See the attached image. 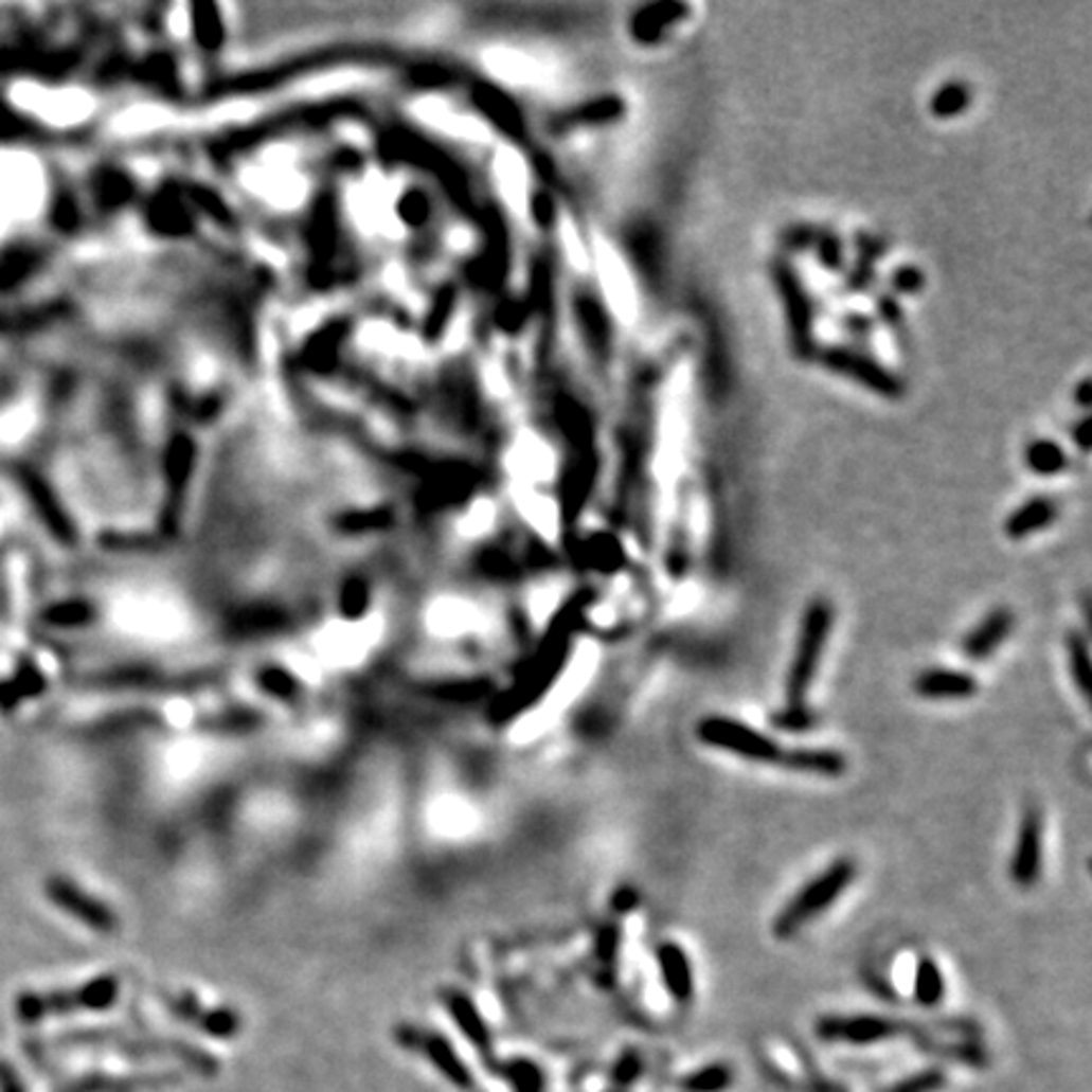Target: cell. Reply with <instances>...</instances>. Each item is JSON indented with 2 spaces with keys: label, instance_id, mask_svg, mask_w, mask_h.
Returning a JSON list of instances; mask_svg holds the SVG:
<instances>
[{
  "label": "cell",
  "instance_id": "cell-11",
  "mask_svg": "<svg viewBox=\"0 0 1092 1092\" xmlns=\"http://www.w3.org/2000/svg\"><path fill=\"white\" fill-rule=\"evenodd\" d=\"M420 117L430 127H435L437 132H446L448 137H458V140H483V127H479L468 117L453 112V109L446 107L441 102H420Z\"/></svg>",
  "mask_w": 1092,
  "mask_h": 1092
},
{
  "label": "cell",
  "instance_id": "cell-12",
  "mask_svg": "<svg viewBox=\"0 0 1092 1092\" xmlns=\"http://www.w3.org/2000/svg\"><path fill=\"white\" fill-rule=\"evenodd\" d=\"M734 1082H736V1072L731 1064L711 1062V1064H703V1068L688 1072V1075L680 1080V1090L683 1092H726Z\"/></svg>",
  "mask_w": 1092,
  "mask_h": 1092
},
{
  "label": "cell",
  "instance_id": "cell-5",
  "mask_svg": "<svg viewBox=\"0 0 1092 1092\" xmlns=\"http://www.w3.org/2000/svg\"><path fill=\"white\" fill-rule=\"evenodd\" d=\"M1009 875L1019 888H1032L1042 878V817L1037 809H1026L1009 862Z\"/></svg>",
  "mask_w": 1092,
  "mask_h": 1092
},
{
  "label": "cell",
  "instance_id": "cell-13",
  "mask_svg": "<svg viewBox=\"0 0 1092 1092\" xmlns=\"http://www.w3.org/2000/svg\"><path fill=\"white\" fill-rule=\"evenodd\" d=\"M496 173H499V182L503 195H506L508 202L516 208L524 205L526 200V169L521 165V160L516 157L512 149H501L499 157H496Z\"/></svg>",
  "mask_w": 1092,
  "mask_h": 1092
},
{
  "label": "cell",
  "instance_id": "cell-7",
  "mask_svg": "<svg viewBox=\"0 0 1092 1092\" xmlns=\"http://www.w3.org/2000/svg\"><path fill=\"white\" fill-rule=\"evenodd\" d=\"M913 691L926 701H964L977 696V678L964 670L951 668H926L913 680Z\"/></svg>",
  "mask_w": 1092,
  "mask_h": 1092
},
{
  "label": "cell",
  "instance_id": "cell-26",
  "mask_svg": "<svg viewBox=\"0 0 1092 1092\" xmlns=\"http://www.w3.org/2000/svg\"><path fill=\"white\" fill-rule=\"evenodd\" d=\"M964 107V94H961L959 87H948L936 96V112L938 114H953Z\"/></svg>",
  "mask_w": 1092,
  "mask_h": 1092
},
{
  "label": "cell",
  "instance_id": "cell-9",
  "mask_svg": "<svg viewBox=\"0 0 1092 1092\" xmlns=\"http://www.w3.org/2000/svg\"><path fill=\"white\" fill-rule=\"evenodd\" d=\"M658 969L663 979L665 989L676 1002L688 1004L696 991V979H693V966L688 953L678 944H660L658 946Z\"/></svg>",
  "mask_w": 1092,
  "mask_h": 1092
},
{
  "label": "cell",
  "instance_id": "cell-27",
  "mask_svg": "<svg viewBox=\"0 0 1092 1092\" xmlns=\"http://www.w3.org/2000/svg\"><path fill=\"white\" fill-rule=\"evenodd\" d=\"M638 900H640V895H638L635 888H620V891L614 893L612 906H614V911H617V913H632V911H635Z\"/></svg>",
  "mask_w": 1092,
  "mask_h": 1092
},
{
  "label": "cell",
  "instance_id": "cell-10",
  "mask_svg": "<svg viewBox=\"0 0 1092 1092\" xmlns=\"http://www.w3.org/2000/svg\"><path fill=\"white\" fill-rule=\"evenodd\" d=\"M780 764L789 771L817 776H842L847 769L845 756L833 749H791L784 751Z\"/></svg>",
  "mask_w": 1092,
  "mask_h": 1092
},
{
  "label": "cell",
  "instance_id": "cell-2",
  "mask_svg": "<svg viewBox=\"0 0 1092 1092\" xmlns=\"http://www.w3.org/2000/svg\"><path fill=\"white\" fill-rule=\"evenodd\" d=\"M833 623L835 610L827 599H814V603H809L807 610H804L800 638H796V650L787 673V688H784V693H787V711H791V714L802 711L804 698H807L809 688H812L827 638L829 632H833Z\"/></svg>",
  "mask_w": 1092,
  "mask_h": 1092
},
{
  "label": "cell",
  "instance_id": "cell-8",
  "mask_svg": "<svg viewBox=\"0 0 1092 1092\" xmlns=\"http://www.w3.org/2000/svg\"><path fill=\"white\" fill-rule=\"evenodd\" d=\"M1012 630H1015V614L999 607V610L986 614L973 630L966 632L961 650L969 660H986L999 650V645L1012 635Z\"/></svg>",
  "mask_w": 1092,
  "mask_h": 1092
},
{
  "label": "cell",
  "instance_id": "cell-15",
  "mask_svg": "<svg viewBox=\"0 0 1092 1092\" xmlns=\"http://www.w3.org/2000/svg\"><path fill=\"white\" fill-rule=\"evenodd\" d=\"M425 1055L430 1057V1062H433L450 1082L458 1085V1088H470V1072L466 1064L455 1057V1052L448 1042H443V1039L437 1037H428L425 1039Z\"/></svg>",
  "mask_w": 1092,
  "mask_h": 1092
},
{
  "label": "cell",
  "instance_id": "cell-21",
  "mask_svg": "<svg viewBox=\"0 0 1092 1092\" xmlns=\"http://www.w3.org/2000/svg\"><path fill=\"white\" fill-rule=\"evenodd\" d=\"M944 1085H946L944 1070L933 1068V1070H920L918 1075L906 1077V1080L895 1082L893 1088H888L882 1092H938Z\"/></svg>",
  "mask_w": 1092,
  "mask_h": 1092
},
{
  "label": "cell",
  "instance_id": "cell-20",
  "mask_svg": "<svg viewBox=\"0 0 1092 1092\" xmlns=\"http://www.w3.org/2000/svg\"><path fill=\"white\" fill-rule=\"evenodd\" d=\"M508 461H512L514 470H519V473L524 476H536L549 466L547 450L541 448V443L532 441V437H524V441L516 443Z\"/></svg>",
  "mask_w": 1092,
  "mask_h": 1092
},
{
  "label": "cell",
  "instance_id": "cell-16",
  "mask_svg": "<svg viewBox=\"0 0 1092 1092\" xmlns=\"http://www.w3.org/2000/svg\"><path fill=\"white\" fill-rule=\"evenodd\" d=\"M915 1002L920 1006H936L941 1004L946 993V981L944 973H941L938 964L933 959H920L918 966H915Z\"/></svg>",
  "mask_w": 1092,
  "mask_h": 1092
},
{
  "label": "cell",
  "instance_id": "cell-3",
  "mask_svg": "<svg viewBox=\"0 0 1092 1092\" xmlns=\"http://www.w3.org/2000/svg\"><path fill=\"white\" fill-rule=\"evenodd\" d=\"M701 744L718 751H729V754L747 758V762H758V764H780L784 756V749L774 738L756 731L754 726L736 721V718L729 716H709L698 723L696 729Z\"/></svg>",
  "mask_w": 1092,
  "mask_h": 1092
},
{
  "label": "cell",
  "instance_id": "cell-14",
  "mask_svg": "<svg viewBox=\"0 0 1092 1092\" xmlns=\"http://www.w3.org/2000/svg\"><path fill=\"white\" fill-rule=\"evenodd\" d=\"M1052 519H1055V506H1052L1050 501H1030L1024 503L1015 516H1009V521H1006V534H1009L1012 539H1022V536H1030L1048 526Z\"/></svg>",
  "mask_w": 1092,
  "mask_h": 1092
},
{
  "label": "cell",
  "instance_id": "cell-1",
  "mask_svg": "<svg viewBox=\"0 0 1092 1092\" xmlns=\"http://www.w3.org/2000/svg\"><path fill=\"white\" fill-rule=\"evenodd\" d=\"M855 878H858V865L853 858H840L833 865H827L814 880L802 885L800 893L776 913L774 924H771L774 936L780 941L800 936L804 926L814 924L827 908H833L840 900V895L853 885Z\"/></svg>",
  "mask_w": 1092,
  "mask_h": 1092
},
{
  "label": "cell",
  "instance_id": "cell-28",
  "mask_svg": "<svg viewBox=\"0 0 1092 1092\" xmlns=\"http://www.w3.org/2000/svg\"><path fill=\"white\" fill-rule=\"evenodd\" d=\"M0 1092H23L18 1077L13 1075V1070L5 1068V1064H0Z\"/></svg>",
  "mask_w": 1092,
  "mask_h": 1092
},
{
  "label": "cell",
  "instance_id": "cell-17",
  "mask_svg": "<svg viewBox=\"0 0 1092 1092\" xmlns=\"http://www.w3.org/2000/svg\"><path fill=\"white\" fill-rule=\"evenodd\" d=\"M486 67L494 76L506 78V82H526L532 78V58H524L512 49H494L486 54Z\"/></svg>",
  "mask_w": 1092,
  "mask_h": 1092
},
{
  "label": "cell",
  "instance_id": "cell-23",
  "mask_svg": "<svg viewBox=\"0 0 1092 1092\" xmlns=\"http://www.w3.org/2000/svg\"><path fill=\"white\" fill-rule=\"evenodd\" d=\"M643 1068H645L643 1057H640L635 1050H627L625 1055L614 1062L612 1082L620 1085V1088H627V1085H632L640 1075H643Z\"/></svg>",
  "mask_w": 1092,
  "mask_h": 1092
},
{
  "label": "cell",
  "instance_id": "cell-24",
  "mask_svg": "<svg viewBox=\"0 0 1092 1092\" xmlns=\"http://www.w3.org/2000/svg\"><path fill=\"white\" fill-rule=\"evenodd\" d=\"M165 122V112L155 107H140L129 112L127 120H124V129H132V132H149V129L160 127Z\"/></svg>",
  "mask_w": 1092,
  "mask_h": 1092
},
{
  "label": "cell",
  "instance_id": "cell-4",
  "mask_svg": "<svg viewBox=\"0 0 1092 1092\" xmlns=\"http://www.w3.org/2000/svg\"><path fill=\"white\" fill-rule=\"evenodd\" d=\"M246 185L273 205L286 208L297 205L306 193L304 180L293 173V167L286 160H266L258 167L248 169Z\"/></svg>",
  "mask_w": 1092,
  "mask_h": 1092
},
{
  "label": "cell",
  "instance_id": "cell-25",
  "mask_svg": "<svg viewBox=\"0 0 1092 1092\" xmlns=\"http://www.w3.org/2000/svg\"><path fill=\"white\" fill-rule=\"evenodd\" d=\"M1059 450L1055 446H1050V443H1039V446H1035L1030 450V463L1032 468L1042 470V473H1055V470L1059 468Z\"/></svg>",
  "mask_w": 1092,
  "mask_h": 1092
},
{
  "label": "cell",
  "instance_id": "cell-19",
  "mask_svg": "<svg viewBox=\"0 0 1092 1092\" xmlns=\"http://www.w3.org/2000/svg\"><path fill=\"white\" fill-rule=\"evenodd\" d=\"M503 1077L512 1082L516 1092H544L547 1088L544 1072L529 1059H512L508 1064H503Z\"/></svg>",
  "mask_w": 1092,
  "mask_h": 1092
},
{
  "label": "cell",
  "instance_id": "cell-22",
  "mask_svg": "<svg viewBox=\"0 0 1092 1092\" xmlns=\"http://www.w3.org/2000/svg\"><path fill=\"white\" fill-rule=\"evenodd\" d=\"M453 1015L458 1019V1024H461V1030L470 1037V1042L479 1044V1048H486L488 1050V1030H486V1026H483V1022L479 1019V1015H476L473 1006H470L468 1002H455L453 1004Z\"/></svg>",
  "mask_w": 1092,
  "mask_h": 1092
},
{
  "label": "cell",
  "instance_id": "cell-6",
  "mask_svg": "<svg viewBox=\"0 0 1092 1092\" xmlns=\"http://www.w3.org/2000/svg\"><path fill=\"white\" fill-rule=\"evenodd\" d=\"M895 1035V1024L882 1017H825L817 1022V1037L825 1042L875 1044Z\"/></svg>",
  "mask_w": 1092,
  "mask_h": 1092
},
{
  "label": "cell",
  "instance_id": "cell-18",
  "mask_svg": "<svg viewBox=\"0 0 1092 1092\" xmlns=\"http://www.w3.org/2000/svg\"><path fill=\"white\" fill-rule=\"evenodd\" d=\"M1068 658H1070V673L1075 678L1077 688L1085 698H1090L1092 691V663H1090V647L1088 640L1077 632L1068 635Z\"/></svg>",
  "mask_w": 1092,
  "mask_h": 1092
}]
</instances>
